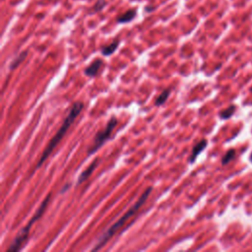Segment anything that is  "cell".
I'll return each instance as SVG.
<instances>
[{
    "instance_id": "obj_11",
    "label": "cell",
    "mask_w": 252,
    "mask_h": 252,
    "mask_svg": "<svg viewBox=\"0 0 252 252\" xmlns=\"http://www.w3.org/2000/svg\"><path fill=\"white\" fill-rule=\"evenodd\" d=\"M170 89H166V90H164L163 92H162V94L158 97V99L156 100V105H158V106H160V105H163L165 103H166V101L168 99V97H169V95H170Z\"/></svg>"
},
{
    "instance_id": "obj_3",
    "label": "cell",
    "mask_w": 252,
    "mask_h": 252,
    "mask_svg": "<svg viewBox=\"0 0 252 252\" xmlns=\"http://www.w3.org/2000/svg\"><path fill=\"white\" fill-rule=\"evenodd\" d=\"M49 200H50V194H48V195L44 198V200L42 201V203L40 205V208H39V209L37 210V212L35 213L34 217L30 220V222L27 224V226L24 227V228L21 230V231L17 234V236L15 237V239L11 242L9 248L7 249V252H16V251H18V250L21 248L23 242H25V241L27 240L32 227H33L34 224L42 216L43 212L45 211Z\"/></svg>"
},
{
    "instance_id": "obj_2",
    "label": "cell",
    "mask_w": 252,
    "mask_h": 252,
    "mask_svg": "<svg viewBox=\"0 0 252 252\" xmlns=\"http://www.w3.org/2000/svg\"><path fill=\"white\" fill-rule=\"evenodd\" d=\"M152 189H153L152 187L147 188L146 190L144 191V193L139 197L138 201H137L127 212H126L115 224H113V225L100 237V239L98 240V242L96 243V245H95L94 248L92 249L93 251L99 250V249H101L103 246H105V243L114 235V233L117 232V231L122 228V226H123L126 222H127L132 216H134V215L137 213V211L145 204V202H146L147 199L149 198V196H150V194H151V192H152Z\"/></svg>"
},
{
    "instance_id": "obj_13",
    "label": "cell",
    "mask_w": 252,
    "mask_h": 252,
    "mask_svg": "<svg viewBox=\"0 0 252 252\" xmlns=\"http://www.w3.org/2000/svg\"><path fill=\"white\" fill-rule=\"evenodd\" d=\"M234 110H235V106L234 105H231L229 106L227 109L223 110L221 113H220V117L222 119H228L230 118L233 113H234Z\"/></svg>"
},
{
    "instance_id": "obj_7",
    "label": "cell",
    "mask_w": 252,
    "mask_h": 252,
    "mask_svg": "<svg viewBox=\"0 0 252 252\" xmlns=\"http://www.w3.org/2000/svg\"><path fill=\"white\" fill-rule=\"evenodd\" d=\"M98 162H99V159H95V161L92 162V164L80 174V176L78 178V181H77V184H81L82 182H84L85 180H87L90 177V175L93 173L94 169L96 168Z\"/></svg>"
},
{
    "instance_id": "obj_1",
    "label": "cell",
    "mask_w": 252,
    "mask_h": 252,
    "mask_svg": "<svg viewBox=\"0 0 252 252\" xmlns=\"http://www.w3.org/2000/svg\"><path fill=\"white\" fill-rule=\"evenodd\" d=\"M84 107V105L80 102H77L75 103L69 112H68V115L66 116V118L64 119V121H63V124L61 125V127L59 128V130L57 131V133L51 138V140L49 141V143L47 144L46 148L44 149L39 163H38V166L37 168H40L42 167V165L47 160V158L50 156V154L53 152V150L55 149V147L59 144V142L61 141V139L63 138V136L65 135V133L67 132V130L70 128V126L72 125V123L75 121L76 117L81 113L82 109Z\"/></svg>"
},
{
    "instance_id": "obj_16",
    "label": "cell",
    "mask_w": 252,
    "mask_h": 252,
    "mask_svg": "<svg viewBox=\"0 0 252 252\" xmlns=\"http://www.w3.org/2000/svg\"><path fill=\"white\" fill-rule=\"evenodd\" d=\"M251 92H252V89H251Z\"/></svg>"
},
{
    "instance_id": "obj_6",
    "label": "cell",
    "mask_w": 252,
    "mask_h": 252,
    "mask_svg": "<svg viewBox=\"0 0 252 252\" xmlns=\"http://www.w3.org/2000/svg\"><path fill=\"white\" fill-rule=\"evenodd\" d=\"M207 145H208L207 140H202V141H200L198 144H196V145L193 147V149H192V152H191L190 157H189V163L193 164V163L196 161L197 157L203 152V150H205V148L207 147Z\"/></svg>"
},
{
    "instance_id": "obj_12",
    "label": "cell",
    "mask_w": 252,
    "mask_h": 252,
    "mask_svg": "<svg viewBox=\"0 0 252 252\" xmlns=\"http://www.w3.org/2000/svg\"><path fill=\"white\" fill-rule=\"evenodd\" d=\"M234 157H235V150H233V149L229 150V151L226 153V155L224 156L223 160H222V165H223V166L228 165L230 162H231V161L234 159Z\"/></svg>"
},
{
    "instance_id": "obj_15",
    "label": "cell",
    "mask_w": 252,
    "mask_h": 252,
    "mask_svg": "<svg viewBox=\"0 0 252 252\" xmlns=\"http://www.w3.org/2000/svg\"><path fill=\"white\" fill-rule=\"evenodd\" d=\"M250 161L252 162V153H251V155H250Z\"/></svg>"
},
{
    "instance_id": "obj_14",
    "label": "cell",
    "mask_w": 252,
    "mask_h": 252,
    "mask_svg": "<svg viewBox=\"0 0 252 252\" xmlns=\"http://www.w3.org/2000/svg\"><path fill=\"white\" fill-rule=\"evenodd\" d=\"M105 5H106L105 0H98V1L96 2V4H95V7H94L95 12L102 11L105 7Z\"/></svg>"
},
{
    "instance_id": "obj_4",
    "label": "cell",
    "mask_w": 252,
    "mask_h": 252,
    "mask_svg": "<svg viewBox=\"0 0 252 252\" xmlns=\"http://www.w3.org/2000/svg\"><path fill=\"white\" fill-rule=\"evenodd\" d=\"M116 124H117V119L114 116H112L106 123L105 127L97 133L96 138L94 140V144L88 151V155L95 154L105 143V141L110 138L111 133H112L113 129L115 128Z\"/></svg>"
},
{
    "instance_id": "obj_10",
    "label": "cell",
    "mask_w": 252,
    "mask_h": 252,
    "mask_svg": "<svg viewBox=\"0 0 252 252\" xmlns=\"http://www.w3.org/2000/svg\"><path fill=\"white\" fill-rule=\"evenodd\" d=\"M27 54H28V51H23V52H21L19 55H17V57L11 62V64H10V70H13V69H15L16 67H18V66L20 65V63H22V62L24 61V59L26 58Z\"/></svg>"
},
{
    "instance_id": "obj_9",
    "label": "cell",
    "mask_w": 252,
    "mask_h": 252,
    "mask_svg": "<svg viewBox=\"0 0 252 252\" xmlns=\"http://www.w3.org/2000/svg\"><path fill=\"white\" fill-rule=\"evenodd\" d=\"M118 45H119V41L116 40V41L112 42L110 44H108V45L103 47V48H102V53H103L105 56H108V55L112 54V53L116 50V48L118 47Z\"/></svg>"
},
{
    "instance_id": "obj_5",
    "label": "cell",
    "mask_w": 252,
    "mask_h": 252,
    "mask_svg": "<svg viewBox=\"0 0 252 252\" xmlns=\"http://www.w3.org/2000/svg\"><path fill=\"white\" fill-rule=\"evenodd\" d=\"M103 65L104 61L102 59H96L85 69V74L88 77H95Z\"/></svg>"
},
{
    "instance_id": "obj_8",
    "label": "cell",
    "mask_w": 252,
    "mask_h": 252,
    "mask_svg": "<svg viewBox=\"0 0 252 252\" xmlns=\"http://www.w3.org/2000/svg\"><path fill=\"white\" fill-rule=\"evenodd\" d=\"M136 17V10L135 9H130L125 14L119 16L117 18V22L120 24H125V23H129L131 22L134 18Z\"/></svg>"
}]
</instances>
